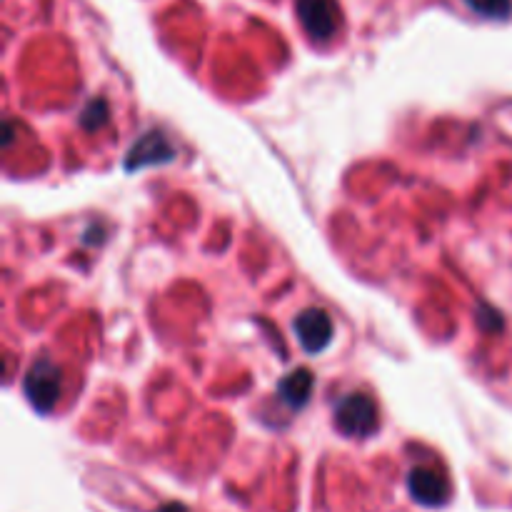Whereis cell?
<instances>
[{
    "label": "cell",
    "mask_w": 512,
    "mask_h": 512,
    "mask_svg": "<svg viewBox=\"0 0 512 512\" xmlns=\"http://www.w3.org/2000/svg\"><path fill=\"white\" fill-rule=\"evenodd\" d=\"M60 388H63V375H60L58 365H53L50 360H38L25 373L23 393L38 413H50L55 408L60 398Z\"/></svg>",
    "instance_id": "cell-1"
},
{
    "label": "cell",
    "mask_w": 512,
    "mask_h": 512,
    "mask_svg": "<svg viewBox=\"0 0 512 512\" xmlns=\"http://www.w3.org/2000/svg\"><path fill=\"white\" fill-rule=\"evenodd\" d=\"M335 423L350 438H368L378 430V408L363 393H353L335 410Z\"/></svg>",
    "instance_id": "cell-2"
},
{
    "label": "cell",
    "mask_w": 512,
    "mask_h": 512,
    "mask_svg": "<svg viewBox=\"0 0 512 512\" xmlns=\"http://www.w3.org/2000/svg\"><path fill=\"white\" fill-rule=\"evenodd\" d=\"M295 10L310 38L328 40L338 30V10L333 0H295Z\"/></svg>",
    "instance_id": "cell-3"
},
{
    "label": "cell",
    "mask_w": 512,
    "mask_h": 512,
    "mask_svg": "<svg viewBox=\"0 0 512 512\" xmlns=\"http://www.w3.org/2000/svg\"><path fill=\"white\" fill-rule=\"evenodd\" d=\"M295 335L308 353H320L333 340V320L320 308H308L295 318Z\"/></svg>",
    "instance_id": "cell-4"
},
{
    "label": "cell",
    "mask_w": 512,
    "mask_h": 512,
    "mask_svg": "<svg viewBox=\"0 0 512 512\" xmlns=\"http://www.w3.org/2000/svg\"><path fill=\"white\" fill-rule=\"evenodd\" d=\"M408 490L420 505L440 508L450 498V483L433 468H413L408 475Z\"/></svg>",
    "instance_id": "cell-5"
},
{
    "label": "cell",
    "mask_w": 512,
    "mask_h": 512,
    "mask_svg": "<svg viewBox=\"0 0 512 512\" xmlns=\"http://www.w3.org/2000/svg\"><path fill=\"white\" fill-rule=\"evenodd\" d=\"M173 158V145L168 143V138L163 133L153 130V133H145L143 138H138V143L128 150V155H125V170H140L148 168V165L170 163Z\"/></svg>",
    "instance_id": "cell-6"
},
{
    "label": "cell",
    "mask_w": 512,
    "mask_h": 512,
    "mask_svg": "<svg viewBox=\"0 0 512 512\" xmlns=\"http://www.w3.org/2000/svg\"><path fill=\"white\" fill-rule=\"evenodd\" d=\"M313 373L310 370H295V373H290L288 378L283 380V383L278 385V395L280 400H283L288 408L293 410H300L305 403H308L310 393H313Z\"/></svg>",
    "instance_id": "cell-7"
},
{
    "label": "cell",
    "mask_w": 512,
    "mask_h": 512,
    "mask_svg": "<svg viewBox=\"0 0 512 512\" xmlns=\"http://www.w3.org/2000/svg\"><path fill=\"white\" fill-rule=\"evenodd\" d=\"M465 3H468L475 13L483 15V18L500 20L508 18L512 13V0H465Z\"/></svg>",
    "instance_id": "cell-8"
},
{
    "label": "cell",
    "mask_w": 512,
    "mask_h": 512,
    "mask_svg": "<svg viewBox=\"0 0 512 512\" xmlns=\"http://www.w3.org/2000/svg\"><path fill=\"white\" fill-rule=\"evenodd\" d=\"M105 120H108V103L100 98L85 105L83 115H80V123H83L85 130L100 128V125H105Z\"/></svg>",
    "instance_id": "cell-9"
},
{
    "label": "cell",
    "mask_w": 512,
    "mask_h": 512,
    "mask_svg": "<svg viewBox=\"0 0 512 512\" xmlns=\"http://www.w3.org/2000/svg\"><path fill=\"white\" fill-rule=\"evenodd\" d=\"M153 512H188V508H185V505H178V503H168V505H163V508H158Z\"/></svg>",
    "instance_id": "cell-10"
}]
</instances>
